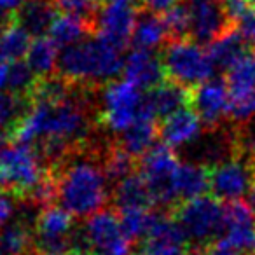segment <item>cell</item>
<instances>
[{
  "mask_svg": "<svg viewBox=\"0 0 255 255\" xmlns=\"http://www.w3.org/2000/svg\"><path fill=\"white\" fill-rule=\"evenodd\" d=\"M89 135L88 102L75 91L60 100H30L25 116L12 129L14 142L35 143L40 156L56 166L79 152L88 143Z\"/></svg>",
  "mask_w": 255,
  "mask_h": 255,
  "instance_id": "cell-1",
  "label": "cell"
},
{
  "mask_svg": "<svg viewBox=\"0 0 255 255\" xmlns=\"http://www.w3.org/2000/svg\"><path fill=\"white\" fill-rule=\"evenodd\" d=\"M77 154V152H75ZM70 157L58 164L56 199L72 217H91L109 199V177L103 163L93 156Z\"/></svg>",
  "mask_w": 255,
  "mask_h": 255,
  "instance_id": "cell-2",
  "label": "cell"
},
{
  "mask_svg": "<svg viewBox=\"0 0 255 255\" xmlns=\"http://www.w3.org/2000/svg\"><path fill=\"white\" fill-rule=\"evenodd\" d=\"M123 67V49L98 35L63 49L58 61L60 77L72 86L109 84Z\"/></svg>",
  "mask_w": 255,
  "mask_h": 255,
  "instance_id": "cell-3",
  "label": "cell"
},
{
  "mask_svg": "<svg viewBox=\"0 0 255 255\" xmlns=\"http://www.w3.org/2000/svg\"><path fill=\"white\" fill-rule=\"evenodd\" d=\"M46 159L33 145L9 143L0 149V189L14 198L30 199L51 173Z\"/></svg>",
  "mask_w": 255,
  "mask_h": 255,
  "instance_id": "cell-4",
  "label": "cell"
},
{
  "mask_svg": "<svg viewBox=\"0 0 255 255\" xmlns=\"http://www.w3.org/2000/svg\"><path fill=\"white\" fill-rule=\"evenodd\" d=\"M255 187V147L238 140L236 150L222 163L210 168V191L219 201L234 203Z\"/></svg>",
  "mask_w": 255,
  "mask_h": 255,
  "instance_id": "cell-5",
  "label": "cell"
},
{
  "mask_svg": "<svg viewBox=\"0 0 255 255\" xmlns=\"http://www.w3.org/2000/svg\"><path fill=\"white\" fill-rule=\"evenodd\" d=\"M163 67L166 79L192 89L210 81L215 70L208 49H203L196 40L173 39L163 51Z\"/></svg>",
  "mask_w": 255,
  "mask_h": 255,
  "instance_id": "cell-6",
  "label": "cell"
},
{
  "mask_svg": "<svg viewBox=\"0 0 255 255\" xmlns=\"http://www.w3.org/2000/svg\"><path fill=\"white\" fill-rule=\"evenodd\" d=\"M75 255H129L131 240L124 233L119 215L100 210L91 215L75 234Z\"/></svg>",
  "mask_w": 255,
  "mask_h": 255,
  "instance_id": "cell-7",
  "label": "cell"
},
{
  "mask_svg": "<svg viewBox=\"0 0 255 255\" xmlns=\"http://www.w3.org/2000/svg\"><path fill=\"white\" fill-rule=\"evenodd\" d=\"M100 121L112 133L123 135L147 112L145 96L142 89L124 81H112L102 93Z\"/></svg>",
  "mask_w": 255,
  "mask_h": 255,
  "instance_id": "cell-8",
  "label": "cell"
},
{
  "mask_svg": "<svg viewBox=\"0 0 255 255\" xmlns=\"http://www.w3.org/2000/svg\"><path fill=\"white\" fill-rule=\"evenodd\" d=\"M224 212L226 206L215 196H201L180 203L175 210V219L191 243L206 248L222 236Z\"/></svg>",
  "mask_w": 255,
  "mask_h": 255,
  "instance_id": "cell-9",
  "label": "cell"
},
{
  "mask_svg": "<svg viewBox=\"0 0 255 255\" xmlns=\"http://www.w3.org/2000/svg\"><path fill=\"white\" fill-rule=\"evenodd\" d=\"M74 217L61 206L40 208L33 224V252L37 255H75Z\"/></svg>",
  "mask_w": 255,
  "mask_h": 255,
  "instance_id": "cell-10",
  "label": "cell"
},
{
  "mask_svg": "<svg viewBox=\"0 0 255 255\" xmlns=\"http://www.w3.org/2000/svg\"><path fill=\"white\" fill-rule=\"evenodd\" d=\"M180 164L182 163L178 161L173 149L166 147L164 143L156 145L142 157L140 175L149 185L154 205L168 206L177 203L173 196V178Z\"/></svg>",
  "mask_w": 255,
  "mask_h": 255,
  "instance_id": "cell-11",
  "label": "cell"
},
{
  "mask_svg": "<svg viewBox=\"0 0 255 255\" xmlns=\"http://www.w3.org/2000/svg\"><path fill=\"white\" fill-rule=\"evenodd\" d=\"M136 19L138 12L133 0H103L93 19V30L98 37L124 49L131 42Z\"/></svg>",
  "mask_w": 255,
  "mask_h": 255,
  "instance_id": "cell-12",
  "label": "cell"
},
{
  "mask_svg": "<svg viewBox=\"0 0 255 255\" xmlns=\"http://www.w3.org/2000/svg\"><path fill=\"white\" fill-rule=\"evenodd\" d=\"M191 32L189 35L198 44H212L215 39L234 28L224 12L220 0H187Z\"/></svg>",
  "mask_w": 255,
  "mask_h": 255,
  "instance_id": "cell-13",
  "label": "cell"
},
{
  "mask_svg": "<svg viewBox=\"0 0 255 255\" xmlns=\"http://www.w3.org/2000/svg\"><path fill=\"white\" fill-rule=\"evenodd\" d=\"M191 107L203 124L217 128L229 117V89L222 79H210L191 89Z\"/></svg>",
  "mask_w": 255,
  "mask_h": 255,
  "instance_id": "cell-14",
  "label": "cell"
},
{
  "mask_svg": "<svg viewBox=\"0 0 255 255\" xmlns=\"http://www.w3.org/2000/svg\"><path fill=\"white\" fill-rule=\"evenodd\" d=\"M220 238L241 255H255V212L248 203H227Z\"/></svg>",
  "mask_w": 255,
  "mask_h": 255,
  "instance_id": "cell-15",
  "label": "cell"
},
{
  "mask_svg": "<svg viewBox=\"0 0 255 255\" xmlns=\"http://www.w3.org/2000/svg\"><path fill=\"white\" fill-rule=\"evenodd\" d=\"M189 238L175 217L156 215L152 227L143 238V255H187Z\"/></svg>",
  "mask_w": 255,
  "mask_h": 255,
  "instance_id": "cell-16",
  "label": "cell"
},
{
  "mask_svg": "<svg viewBox=\"0 0 255 255\" xmlns=\"http://www.w3.org/2000/svg\"><path fill=\"white\" fill-rule=\"evenodd\" d=\"M124 79L140 89H154L166 81L163 61L154 51L133 49L124 58Z\"/></svg>",
  "mask_w": 255,
  "mask_h": 255,
  "instance_id": "cell-17",
  "label": "cell"
},
{
  "mask_svg": "<svg viewBox=\"0 0 255 255\" xmlns=\"http://www.w3.org/2000/svg\"><path fill=\"white\" fill-rule=\"evenodd\" d=\"M201 119L192 107H185L163 121L159 126V138L170 149H180L191 145L201 136Z\"/></svg>",
  "mask_w": 255,
  "mask_h": 255,
  "instance_id": "cell-18",
  "label": "cell"
},
{
  "mask_svg": "<svg viewBox=\"0 0 255 255\" xmlns=\"http://www.w3.org/2000/svg\"><path fill=\"white\" fill-rule=\"evenodd\" d=\"M210 191V168L201 163H182L173 178L175 201L180 203L201 198Z\"/></svg>",
  "mask_w": 255,
  "mask_h": 255,
  "instance_id": "cell-19",
  "label": "cell"
},
{
  "mask_svg": "<svg viewBox=\"0 0 255 255\" xmlns=\"http://www.w3.org/2000/svg\"><path fill=\"white\" fill-rule=\"evenodd\" d=\"M147 109L154 117H163L178 112L180 109L191 105V89L177 84V82L164 81L157 88L150 89L149 95L145 96Z\"/></svg>",
  "mask_w": 255,
  "mask_h": 255,
  "instance_id": "cell-20",
  "label": "cell"
},
{
  "mask_svg": "<svg viewBox=\"0 0 255 255\" xmlns=\"http://www.w3.org/2000/svg\"><path fill=\"white\" fill-rule=\"evenodd\" d=\"M157 138H159V126L156 124V117L147 109V112L121 135L117 145L136 159L152 150L156 147Z\"/></svg>",
  "mask_w": 255,
  "mask_h": 255,
  "instance_id": "cell-21",
  "label": "cell"
},
{
  "mask_svg": "<svg viewBox=\"0 0 255 255\" xmlns=\"http://www.w3.org/2000/svg\"><path fill=\"white\" fill-rule=\"evenodd\" d=\"M250 51V44L243 39V35L236 28H231L229 32L220 35L208 47V54L215 68H222L226 72L240 60H243Z\"/></svg>",
  "mask_w": 255,
  "mask_h": 255,
  "instance_id": "cell-22",
  "label": "cell"
},
{
  "mask_svg": "<svg viewBox=\"0 0 255 255\" xmlns=\"http://www.w3.org/2000/svg\"><path fill=\"white\" fill-rule=\"evenodd\" d=\"M56 12L53 0H26L14 18L30 35L42 37L44 32L51 30V25L58 16Z\"/></svg>",
  "mask_w": 255,
  "mask_h": 255,
  "instance_id": "cell-23",
  "label": "cell"
},
{
  "mask_svg": "<svg viewBox=\"0 0 255 255\" xmlns=\"http://www.w3.org/2000/svg\"><path fill=\"white\" fill-rule=\"evenodd\" d=\"M168 37H170V32H168L166 23H164L163 18H159L154 12L138 14L135 32H133L131 37V42L135 46V49L154 51L163 46Z\"/></svg>",
  "mask_w": 255,
  "mask_h": 255,
  "instance_id": "cell-24",
  "label": "cell"
},
{
  "mask_svg": "<svg viewBox=\"0 0 255 255\" xmlns=\"http://www.w3.org/2000/svg\"><path fill=\"white\" fill-rule=\"evenodd\" d=\"M58 49L60 47L53 42L51 37L42 35L32 40L26 53V63L39 79L53 77V72L58 70V61H60Z\"/></svg>",
  "mask_w": 255,
  "mask_h": 255,
  "instance_id": "cell-25",
  "label": "cell"
},
{
  "mask_svg": "<svg viewBox=\"0 0 255 255\" xmlns=\"http://www.w3.org/2000/svg\"><path fill=\"white\" fill-rule=\"evenodd\" d=\"M93 30V23L88 19L75 18L68 14H58L53 21L49 30V35L53 42L61 49H67L70 46L82 42L88 39V35Z\"/></svg>",
  "mask_w": 255,
  "mask_h": 255,
  "instance_id": "cell-26",
  "label": "cell"
},
{
  "mask_svg": "<svg viewBox=\"0 0 255 255\" xmlns=\"http://www.w3.org/2000/svg\"><path fill=\"white\" fill-rule=\"evenodd\" d=\"M114 199L119 210L123 208H150L154 205L152 194L149 185L142 178L140 173L124 178L116 185Z\"/></svg>",
  "mask_w": 255,
  "mask_h": 255,
  "instance_id": "cell-27",
  "label": "cell"
},
{
  "mask_svg": "<svg viewBox=\"0 0 255 255\" xmlns=\"http://www.w3.org/2000/svg\"><path fill=\"white\" fill-rule=\"evenodd\" d=\"M33 224L14 220L0 229V252L4 255H28L33 252Z\"/></svg>",
  "mask_w": 255,
  "mask_h": 255,
  "instance_id": "cell-28",
  "label": "cell"
},
{
  "mask_svg": "<svg viewBox=\"0 0 255 255\" xmlns=\"http://www.w3.org/2000/svg\"><path fill=\"white\" fill-rule=\"evenodd\" d=\"M32 44V35L18 21H7L0 26V54L9 61L26 56Z\"/></svg>",
  "mask_w": 255,
  "mask_h": 255,
  "instance_id": "cell-29",
  "label": "cell"
},
{
  "mask_svg": "<svg viewBox=\"0 0 255 255\" xmlns=\"http://www.w3.org/2000/svg\"><path fill=\"white\" fill-rule=\"evenodd\" d=\"M154 213L149 212V208H123L119 210V220L124 233L131 241L143 240L152 227Z\"/></svg>",
  "mask_w": 255,
  "mask_h": 255,
  "instance_id": "cell-30",
  "label": "cell"
},
{
  "mask_svg": "<svg viewBox=\"0 0 255 255\" xmlns=\"http://www.w3.org/2000/svg\"><path fill=\"white\" fill-rule=\"evenodd\" d=\"M103 168H105V173L109 177V180H114L119 184L124 178L135 175V166L136 159L133 156L123 150L119 145H114L107 150L105 157H103Z\"/></svg>",
  "mask_w": 255,
  "mask_h": 255,
  "instance_id": "cell-31",
  "label": "cell"
},
{
  "mask_svg": "<svg viewBox=\"0 0 255 255\" xmlns=\"http://www.w3.org/2000/svg\"><path fill=\"white\" fill-rule=\"evenodd\" d=\"M30 100L25 96L14 95L11 91L0 93V131L14 129L16 124L25 116Z\"/></svg>",
  "mask_w": 255,
  "mask_h": 255,
  "instance_id": "cell-32",
  "label": "cell"
},
{
  "mask_svg": "<svg viewBox=\"0 0 255 255\" xmlns=\"http://www.w3.org/2000/svg\"><path fill=\"white\" fill-rule=\"evenodd\" d=\"M37 82H39V77L33 74L26 61H12L11 72H9V91L30 100Z\"/></svg>",
  "mask_w": 255,
  "mask_h": 255,
  "instance_id": "cell-33",
  "label": "cell"
},
{
  "mask_svg": "<svg viewBox=\"0 0 255 255\" xmlns=\"http://www.w3.org/2000/svg\"><path fill=\"white\" fill-rule=\"evenodd\" d=\"M53 4L60 14L75 16V18L88 19L91 23L102 5L95 0H53Z\"/></svg>",
  "mask_w": 255,
  "mask_h": 255,
  "instance_id": "cell-34",
  "label": "cell"
},
{
  "mask_svg": "<svg viewBox=\"0 0 255 255\" xmlns=\"http://www.w3.org/2000/svg\"><path fill=\"white\" fill-rule=\"evenodd\" d=\"M170 37L173 39H185L191 32V18H189L187 4H178L163 16Z\"/></svg>",
  "mask_w": 255,
  "mask_h": 255,
  "instance_id": "cell-35",
  "label": "cell"
},
{
  "mask_svg": "<svg viewBox=\"0 0 255 255\" xmlns=\"http://www.w3.org/2000/svg\"><path fill=\"white\" fill-rule=\"evenodd\" d=\"M222 2L224 12L231 25L236 28L245 18L255 12V4L252 0H220Z\"/></svg>",
  "mask_w": 255,
  "mask_h": 255,
  "instance_id": "cell-36",
  "label": "cell"
},
{
  "mask_svg": "<svg viewBox=\"0 0 255 255\" xmlns=\"http://www.w3.org/2000/svg\"><path fill=\"white\" fill-rule=\"evenodd\" d=\"M12 198L14 196H11L9 192L0 189V229L4 226H7L9 222H12V219H14L16 203Z\"/></svg>",
  "mask_w": 255,
  "mask_h": 255,
  "instance_id": "cell-37",
  "label": "cell"
},
{
  "mask_svg": "<svg viewBox=\"0 0 255 255\" xmlns=\"http://www.w3.org/2000/svg\"><path fill=\"white\" fill-rule=\"evenodd\" d=\"M203 255H241V254L234 247H231L227 241L219 238V240L213 241L212 245L203 248Z\"/></svg>",
  "mask_w": 255,
  "mask_h": 255,
  "instance_id": "cell-38",
  "label": "cell"
},
{
  "mask_svg": "<svg viewBox=\"0 0 255 255\" xmlns=\"http://www.w3.org/2000/svg\"><path fill=\"white\" fill-rule=\"evenodd\" d=\"M236 30L243 35V39L250 44L252 49H255V12L248 16V18H245L243 21L236 26Z\"/></svg>",
  "mask_w": 255,
  "mask_h": 255,
  "instance_id": "cell-39",
  "label": "cell"
},
{
  "mask_svg": "<svg viewBox=\"0 0 255 255\" xmlns=\"http://www.w3.org/2000/svg\"><path fill=\"white\" fill-rule=\"evenodd\" d=\"M142 4L149 12L159 14V12H168L170 9H173L175 5L180 4V0H142Z\"/></svg>",
  "mask_w": 255,
  "mask_h": 255,
  "instance_id": "cell-40",
  "label": "cell"
},
{
  "mask_svg": "<svg viewBox=\"0 0 255 255\" xmlns=\"http://www.w3.org/2000/svg\"><path fill=\"white\" fill-rule=\"evenodd\" d=\"M26 0H0V18L7 16H16V12L25 5Z\"/></svg>",
  "mask_w": 255,
  "mask_h": 255,
  "instance_id": "cell-41",
  "label": "cell"
},
{
  "mask_svg": "<svg viewBox=\"0 0 255 255\" xmlns=\"http://www.w3.org/2000/svg\"><path fill=\"white\" fill-rule=\"evenodd\" d=\"M11 63L7 58L0 54V93L9 86V72H11Z\"/></svg>",
  "mask_w": 255,
  "mask_h": 255,
  "instance_id": "cell-42",
  "label": "cell"
},
{
  "mask_svg": "<svg viewBox=\"0 0 255 255\" xmlns=\"http://www.w3.org/2000/svg\"><path fill=\"white\" fill-rule=\"evenodd\" d=\"M95 2H98V4H102V2H103V0H95Z\"/></svg>",
  "mask_w": 255,
  "mask_h": 255,
  "instance_id": "cell-43",
  "label": "cell"
},
{
  "mask_svg": "<svg viewBox=\"0 0 255 255\" xmlns=\"http://www.w3.org/2000/svg\"><path fill=\"white\" fill-rule=\"evenodd\" d=\"M0 255H4V254H2V252H0Z\"/></svg>",
  "mask_w": 255,
  "mask_h": 255,
  "instance_id": "cell-44",
  "label": "cell"
},
{
  "mask_svg": "<svg viewBox=\"0 0 255 255\" xmlns=\"http://www.w3.org/2000/svg\"><path fill=\"white\" fill-rule=\"evenodd\" d=\"M252 2H254V4H255V0H252Z\"/></svg>",
  "mask_w": 255,
  "mask_h": 255,
  "instance_id": "cell-45",
  "label": "cell"
}]
</instances>
